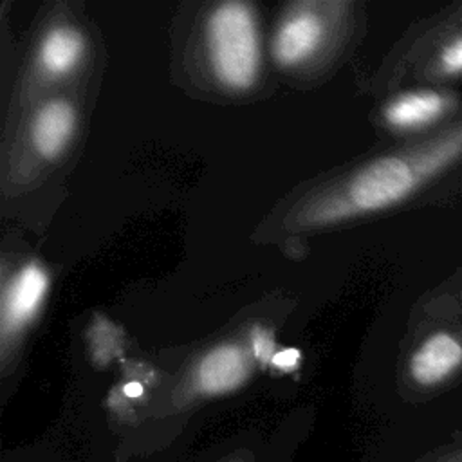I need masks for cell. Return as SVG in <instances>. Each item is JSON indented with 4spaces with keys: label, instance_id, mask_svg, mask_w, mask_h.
<instances>
[{
    "label": "cell",
    "instance_id": "cell-1",
    "mask_svg": "<svg viewBox=\"0 0 462 462\" xmlns=\"http://www.w3.org/2000/svg\"><path fill=\"white\" fill-rule=\"evenodd\" d=\"M462 161V116L426 139L377 157L343 184L309 204L298 217L303 226H328L390 209Z\"/></svg>",
    "mask_w": 462,
    "mask_h": 462
},
{
    "label": "cell",
    "instance_id": "cell-2",
    "mask_svg": "<svg viewBox=\"0 0 462 462\" xmlns=\"http://www.w3.org/2000/svg\"><path fill=\"white\" fill-rule=\"evenodd\" d=\"M206 43L215 78L231 90H247L260 70L256 16L244 2H224L206 23Z\"/></svg>",
    "mask_w": 462,
    "mask_h": 462
},
{
    "label": "cell",
    "instance_id": "cell-3",
    "mask_svg": "<svg viewBox=\"0 0 462 462\" xmlns=\"http://www.w3.org/2000/svg\"><path fill=\"white\" fill-rule=\"evenodd\" d=\"M462 108V97L451 90L417 88L390 99L383 110L384 123L397 132H419L444 126Z\"/></svg>",
    "mask_w": 462,
    "mask_h": 462
},
{
    "label": "cell",
    "instance_id": "cell-4",
    "mask_svg": "<svg viewBox=\"0 0 462 462\" xmlns=\"http://www.w3.org/2000/svg\"><path fill=\"white\" fill-rule=\"evenodd\" d=\"M49 289L47 271L38 263H25L9 282L2 298V343L18 336L40 310Z\"/></svg>",
    "mask_w": 462,
    "mask_h": 462
},
{
    "label": "cell",
    "instance_id": "cell-5",
    "mask_svg": "<svg viewBox=\"0 0 462 462\" xmlns=\"http://www.w3.org/2000/svg\"><path fill=\"white\" fill-rule=\"evenodd\" d=\"M462 368V339L451 330L428 334L408 361V374L420 388H435Z\"/></svg>",
    "mask_w": 462,
    "mask_h": 462
},
{
    "label": "cell",
    "instance_id": "cell-6",
    "mask_svg": "<svg viewBox=\"0 0 462 462\" xmlns=\"http://www.w3.org/2000/svg\"><path fill=\"white\" fill-rule=\"evenodd\" d=\"M251 374V357L245 348L226 343L202 356L195 372V388L204 395H224L240 388Z\"/></svg>",
    "mask_w": 462,
    "mask_h": 462
},
{
    "label": "cell",
    "instance_id": "cell-7",
    "mask_svg": "<svg viewBox=\"0 0 462 462\" xmlns=\"http://www.w3.org/2000/svg\"><path fill=\"white\" fill-rule=\"evenodd\" d=\"M323 40V22L310 11H300L283 20L273 42L274 60L282 67H294L309 60Z\"/></svg>",
    "mask_w": 462,
    "mask_h": 462
},
{
    "label": "cell",
    "instance_id": "cell-8",
    "mask_svg": "<svg viewBox=\"0 0 462 462\" xmlns=\"http://www.w3.org/2000/svg\"><path fill=\"white\" fill-rule=\"evenodd\" d=\"M76 128V110L65 99H52L43 105L31 126L34 150L43 159H56L63 153Z\"/></svg>",
    "mask_w": 462,
    "mask_h": 462
},
{
    "label": "cell",
    "instance_id": "cell-9",
    "mask_svg": "<svg viewBox=\"0 0 462 462\" xmlns=\"http://www.w3.org/2000/svg\"><path fill=\"white\" fill-rule=\"evenodd\" d=\"M85 52V38L83 34L67 25H60L51 29L38 51V61L45 74L52 78H60L69 74L81 60Z\"/></svg>",
    "mask_w": 462,
    "mask_h": 462
},
{
    "label": "cell",
    "instance_id": "cell-10",
    "mask_svg": "<svg viewBox=\"0 0 462 462\" xmlns=\"http://www.w3.org/2000/svg\"><path fill=\"white\" fill-rule=\"evenodd\" d=\"M426 74L431 81L462 78V27L449 32L430 51Z\"/></svg>",
    "mask_w": 462,
    "mask_h": 462
},
{
    "label": "cell",
    "instance_id": "cell-11",
    "mask_svg": "<svg viewBox=\"0 0 462 462\" xmlns=\"http://www.w3.org/2000/svg\"><path fill=\"white\" fill-rule=\"evenodd\" d=\"M249 350L251 356L260 361L262 365L271 363L276 350H274V337L273 332L265 327H254L249 332Z\"/></svg>",
    "mask_w": 462,
    "mask_h": 462
},
{
    "label": "cell",
    "instance_id": "cell-12",
    "mask_svg": "<svg viewBox=\"0 0 462 462\" xmlns=\"http://www.w3.org/2000/svg\"><path fill=\"white\" fill-rule=\"evenodd\" d=\"M301 354L298 348H282L274 354L271 365L280 372H292L300 365Z\"/></svg>",
    "mask_w": 462,
    "mask_h": 462
},
{
    "label": "cell",
    "instance_id": "cell-13",
    "mask_svg": "<svg viewBox=\"0 0 462 462\" xmlns=\"http://www.w3.org/2000/svg\"><path fill=\"white\" fill-rule=\"evenodd\" d=\"M437 462H462V448H457L453 451H448L446 455H442Z\"/></svg>",
    "mask_w": 462,
    "mask_h": 462
},
{
    "label": "cell",
    "instance_id": "cell-14",
    "mask_svg": "<svg viewBox=\"0 0 462 462\" xmlns=\"http://www.w3.org/2000/svg\"><path fill=\"white\" fill-rule=\"evenodd\" d=\"M125 393L130 397H139L143 393V386L139 383H130L125 386Z\"/></svg>",
    "mask_w": 462,
    "mask_h": 462
}]
</instances>
